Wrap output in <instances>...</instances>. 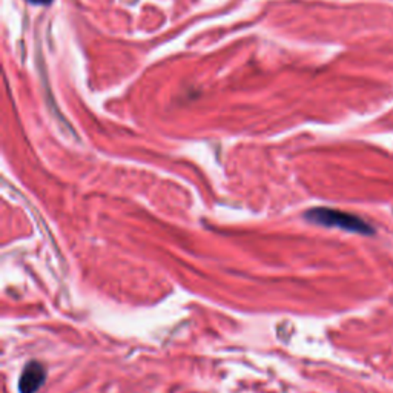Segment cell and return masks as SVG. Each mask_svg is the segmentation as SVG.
Masks as SVG:
<instances>
[{"mask_svg": "<svg viewBox=\"0 0 393 393\" xmlns=\"http://www.w3.org/2000/svg\"><path fill=\"white\" fill-rule=\"evenodd\" d=\"M306 220L312 221L315 225L326 227H338L353 234H374V227L370 226L366 220L358 217V215L338 209H330V207H314V209L306 212Z\"/></svg>", "mask_w": 393, "mask_h": 393, "instance_id": "cell-1", "label": "cell"}, {"mask_svg": "<svg viewBox=\"0 0 393 393\" xmlns=\"http://www.w3.org/2000/svg\"><path fill=\"white\" fill-rule=\"evenodd\" d=\"M47 380V370L40 362L31 361L28 362L25 369L22 370L19 378V392L20 393H35Z\"/></svg>", "mask_w": 393, "mask_h": 393, "instance_id": "cell-2", "label": "cell"}, {"mask_svg": "<svg viewBox=\"0 0 393 393\" xmlns=\"http://www.w3.org/2000/svg\"><path fill=\"white\" fill-rule=\"evenodd\" d=\"M28 2L34 5H49L53 0H28Z\"/></svg>", "mask_w": 393, "mask_h": 393, "instance_id": "cell-3", "label": "cell"}]
</instances>
